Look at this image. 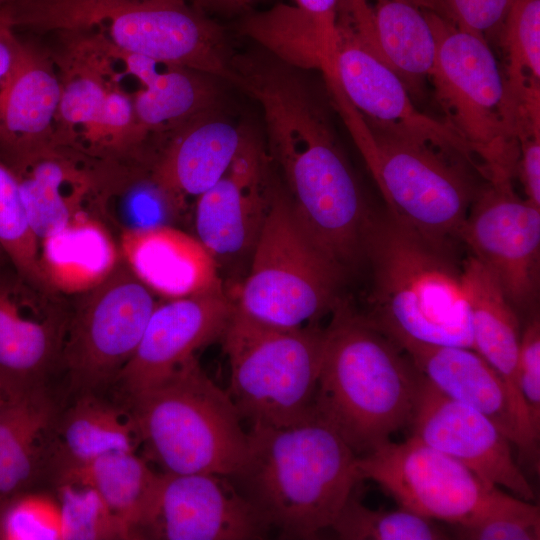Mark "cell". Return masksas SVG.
I'll list each match as a JSON object with an SVG mask.
<instances>
[{
	"label": "cell",
	"instance_id": "obj_33",
	"mask_svg": "<svg viewBox=\"0 0 540 540\" xmlns=\"http://www.w3.org/2000/svg\"><path fill=\"white\" fill-rule=\"evenodd\" d=\"M497 40L505 73L521 96L540 93V0H513Z\"/></svg>",
	"mask_w": 540,
	"mask_h": 540
},
{
	"label": "cell",
	"instance_id": "obj_21",
	"mask_svg": "<svg viewBox=\"0 0 540 540\" xmlns=\"http://www.w3.org/2000/svg\"><path fill=\"white\" fill-rule=\"evenodd\" d=\"M436 389L491 419L538 471L539 449L528 440L513 399L499 374L471 348L408 342L399 346Z\"/></svg>",
	"mask_w": 540,
	"mask_h": 540
},
{
	"label": "cell",
	"instance_id": "obj_12",
	"mask_svg": "<svg viewBox=\"0 0 540 540\" xmlns=\"http://www.w3.org/2000/svg\"><path fill=\"white\" fill-rule=\"evenodd\" d=\"M357 468L360 480L377 483L401 508L453 525L491 513L508 495L413 435L358 456Z\"/></svg>",
	"mask_w": 540,
	"mask_h": 540
},
{
	"label": "cell",
	"instance_id": "obj_51",
	"mask_svg": "<svg viewBox=\"0 0 540 540\" xmlns=\"http://www.w3.org/2000/svg\"><path fill=\"white\" fill-rule=\"evenodd\" d=\"M252 0H237L238 7H242L250 3Z\"/></svg>",
	"mask_w": 540,
	"mask_h": 540
},
{
	"label": "cell",
	"instance_id": "obj_32",
	"mask_svg": "<svg viewBox=\"0 0 540 540\" xmlns=\"http://www.w3.org/2000/svg\"><path fill=\"white\" fill-rule=\"evenodd\" d=\"M239 31L278 60L300 70L319 69L327 56L318 29L296 5L278 4L246 16Z\"/></svg>",
	"mask_w": 540,
	"mask_h": 540
},
{
	"label": "cell",
	"instance_id": "obj_47",
	"mask_svg": "<svg viewBox=\"0 0 540 540\" xmlns=\"http://www.w3.org/2000/svg\"><path fill=\"white\" fill-rule=\"evenodd\" d=\"M423 10H431V0H402Z\"/></svg>",
	"mask_w": 540,
	"mask_h": 540
},
{
	"label": "cell",
	"instance_id": "obj_39",
	"mask_svg": "<svg viewBox=\"0 0 540 540\" xmlns=\"http://www.w3.org/2000/svg\"><path fill=\"white\" fill-rule=\"evenodd\" d=\"M513 0H431V10L488 43L497 39Z\"/></svg>",
	"mask_w": 540,
	"mask_h": 540
},
{
	"label": "cell",
	"instance_id": "obj_19",
	"mask_svg": "<svg viewBox=\"0 0 540 540\" xmlns=\"http://www.w3.org/2000/svg\"><path fill=\"white\" fill-rule=\"evenodd\" d=\"M234 309L224 290L157 304L116 383L128 397L162 380L196 351L221 339Z\"/></svg>",
	"mask_w": 540,
	"mask_h": 540
},
{
	"label": "cell",
	"instance_id": "obj_42",
	"mask_svg": "<svg viewBox=\"0 0 540 540\" xmlns=\"http://www.w3.org/2000/svg\"><path fill=\"white\" fill-rule=\"evenodd\" d=\"M517 175L525 198L540 207V111L526 112L518 126Z\"/></svg>",
	"mask_w": 540,
	"mask_h": 540
},
{
	"label": "cell",
	"instance_id": "obj_18",
	"mask_svg": "<svg viewBox=\"0 0 540 540\" xmlns=\"http://www.w3.org/2000/svg\"><path fill=\"white\" fill-rule=\"evenodd\" d=\"M409 425L413 436L458 460L484 482L527 501L535 498L508 437L486 415L444 395L421 374Z\"/></svg>",
	"mask_w": 540,
	"mask_h": 540
},
{
	"label": "cell",
	"instance_id": "obj_23",
	"mask_svg": "<svg viewBox=\"0 0 540 540\" xmlns=\"http://www.w3.org/2000/svg\"><path fill=\"white\" fill-rule=\"evenodd\" d=\"M245 126L214 109L180 126V132L157 163L152 180L174 201L196 199L227 172Z\"/></svg>",
	"mask_w": 540,
	"mask_h": 540
},
{
	"label": "cell",
	"instance_id": "obj_28",
	"mask_svg": "<svg viewBox=\"0 0 540 540\" xmlns=\"http://www.w3.org/2000/svg\"><path fill=\"white\" fill-rule=\"evenodd\" d=\"M136 78L143 86L133 100L139 137L219 108L217 78L206 73L150 59Z\"/></svg>",
	"mask_w": 540,
	"mask_h": 540
},
{
	"label": "cell",
	"instance_id": "obj_46",
	"mask_svg": "<svg viewBox=\"0 0 540 540\" xmlns=\"http://www.w3.org/2000/svg\"><path fill=\"white\" fill-rule=\"evenodd\" d=\"M196 2L212 7H238L237 0H195Z\"/></svg>",
	"mask_w": 540,
	"mask_h": 540
},
{
	"label": "cell",
	"instance_id": "obj_15",
	"mask_svg": "<svg viewBox=\"0 0 540 540\" xmlns=\"http://www.w3.org/2000/svg\"><path fill=\"white\" fill-rule=\"evenodd\" d=\"M271 531L229 477L159 473L142 538L257 540Z\"/></svg>",
	"mask_w": 540,
	"mask_h": 540
},
{
	"label": "cell",
	"instance_id": "obj_14",
	"mask_svg": "<svg viewBox=\"0 0 540 540\" xmlns=\"http://www.w3.org/2000/svg\"><path fill=\"white\" fill-rule=\"evenodd\" d=\"M70 310L58 293L0 266V386L13 399L45 386L60 363Z\"/></svg>",
	"mask_w": 540,
	"mask_h": 540
},
{
	"label": "cell",
	"instance_id": "obj_2",
	"mask_svg": "<svg viewBox=\"0 0 540 540\" xmlns=\"http://www.w3.org/2000/svg\"><path fill=\"white\" fill-rule=\"evenodd\" d=\"M458 245L432 240L373 210L364 243L371 271L368 309L358 315L398 346L471 348L470 316Z\"/></svg>",
	"mask_w": 540,
	"mask_h": 540
},
{
	"label": "cell",
	"instance_id": "obj_48",
	"mask_svg": "<svg viewBox=\"0 0 540 540\" xmlns=\"http://www.w3.org/2000/svg\"><path fill=\"white\" fill-rule=\"evenodd\" d=\"M22 0H0V9Z\"/></svg>",
	"mask_w": 540,
	"mask_h": 540
},
{
	"label": "cell",
	"instance_id": "obj_37",
	"mask_svg": "<svg viewBox=\"0 0 540 540\" xmlns=\"http://www.w3.org/2000/svg\"><path fill=\"white\" fill-rule=\"evenodd\" d=\"M0 540H63L58 499L26 490L2 501Z\"/></svg>",
	"mask_w": 540,
	"mask_h": 540
},
{
	"label": "cell",
	"instance_id": "obj_40",
	"mask_svg": "<svg viewBox=\"0 0 540 540\" xmlns=\"http://www.w3.org/2000/svg\"><path fill=\"white\" fill-rule=\"evenodd\" d=\"M516 382L532 427L540 436V318L538 311L528 316L521 332Z\"/></svg>",
	"mask_w": 540,
	"mask_h": 540
},
{
	"label": "cell",
	"instance_id": "obj_17",
	"mask_svg": "<svg viewBox=\"0 0 540 540\" xmlns=\"http://www.w3.org/2000/svg\"><path fill=\"white\" fill-rule=\"evenodd\" d=\"M332 71L343 94L368 122L461 158L480 175L469 146L444 121L420 112L400 77L367 47L336 31Z\"/></svg>",
	"mask_w": 540,
	"mask_h": 540
},
{
	"label": "cell",
	"instance_id": "obj_8",
	"mask_svg": "<svg viewBox=\"0 0 540 540\" xmlns=\"http://www.w3.org/2000/svg\"><path fill=\"white\" fill-rule=\"evenodd\" d=\"M326 328H282L236 307L221 337L228 358L227 393L243 422L286 427L315 417L314 399Z\"/></svg>",
	"mask_w": 540,
	"mask_h": 540
},
{
	"label": "cell",
	"instance_id": "obj_5",
	"mask_svg": "<svg viewBox=\"0 0 540 540\" xmlns=\"http://www.w3.org/2000/svg\"><path fill=\"white\" fill-rule=\"evenodd\" d=\"M127 400L145 459L163 473L231 477L246 462L248 431L227 391L196 356Z\"/></svg>",
	"mask_w": 540,
	"mask_h": 540
},
{
	"label": "cell",
	"instance_id": "obj_22",
	"mask_svg": "<svg viewBox=\"0 0 540 540\" xmlns=\"http://www.w3.org/2000/svg\"><path fill=\"white\" fill-rule=\"evenodd\" d=\"M123 262L155 295L167 300L224 290L216 262L198 240L167 225L122 232Z\"/></svg>",
	"mask_w": 540,
	"mask_h": 540
},
{
	"label": "cell",
	"instance_id": "obj_7",
	"mask_svg": "<svg viewBox=\"0 0 540 540\" xmlns=\"http://www.w3.org/2000/svg\"><path fill=\"white\" fill-rule=\"evenodd\" d=\"M386 203L422 235L458 245L477 186L459 157L366 121L341 91L331 97Z\"/></svg>",
	"mask_w": 540,
	"mask_h": 540
},
{
	"label": "cell",
	"instance_id": "obj_16",
	"mask_svg": "<svg viewBox=\"0 0 540 540\" xmlns=\"http://www.w3.org/2000/svg\"><path fill=\"white\" fill-rule=\"evenodd\" d=\"M273 182L269 157L255 133L245 127L238 150L223 177L196 199V237L220 269L246 260L265 223Z\"/></svg>",
	"mask_w": 540,
	"mask_h": 540
},
{
	"label": "cell",
	"instance_id": "obj_31",
	"mask_svg": "<svg viewBox=\"0 0 540 540\" xmlns=\"http://www.w3.org/2000/svg\"><path fill=\"white\" fill-rule=\"evenodd\" d=\"M9 169L15 175L33 233L40 242L64 228L78 213L84 184L72 167L45 151Z\"/></svg>",
	"mask_w": 540,
	"mask_h": 540
},
{
	"label": "cell",
	"instance_id": "obj_35",
	"mask_svg": "<svg viewBox=\"0 0 540 540\" xmlns=\"http://www.w3.org/2000/svg\"><path fill=\"white\" fill-rule=\"evenodd\" d=\"M63 540L137 539L134 530L114 514L92 488L58 484Z\"/></svg>",
	"mask_w": 540,
	"mask_h": 540
},
{
	"label": "cell",
	"instance_id": "obj_50",
	"mask_svg": "<svg viewBox=\"0 0 540 540\" xmlns=\"http://www.w3.org/2000/svg\"><path fill=\"white\" fill-rule=\"evenodd\" d=\"M4 402H5V396L3 394V391H2V388L0 386V411L4 405Z\"/></svg>",
	"mask_w": 540,
	"mask_h": 540
},
{
	"label": "cell",
	"instance_id": "obj_45",
	"mask_svg": "<svg viewBox=\"0 0 540 540\" xmlns=\"http://www.w3.org/2000/svg\"><path fill=\"white\" fill-rule=\"evenodd\" d=\"M13 22L6 8L0 9V85L12 72L23 48L13 35Z\"/></svg>",
	"mask_w": 540,
	"mask_h": 540
},
{
	"label": "cell",
	"instance_id": "obj_10",
	"mask_svg": "<svg viewBox=\"0 0 540 540\" xmlns=\"http://www.w3.org/2000/svg\"><path fill=\"white\" fill-rule=\"evenodd\" d=\"M35 21L67 29L107 23L118 51L233 82L222 28L182 0H40Z\"/></svg>",
	"mask_w": 540,
	"mask_h": 540
},
{
	"label": "cell",
	"instance_id": "obj_27",
	"mask_svg": "<svg viewBox=\"0 0 540 540\" xmlns=\"http://www.w3.org/2000/svg\"><path fill=\"white\" fill-rule=\"evenodd\" d=\"M57 407L45 386L13 399L0 411V503L29 490L43 466V440L53 432Z\"/></svg>",
	"mask_w": 540,
	"mask_h": 540
},
{
	"label": "cell",
	"instance_id": "obj_1",
	"mask_svg": "<svg viewBox=\"0 0 540 540\" xmlns=\"http://www.w3.org/2000/svg\"><path fill=\"white\" fill-rule=\"evenodd\" d=\"M234 85L260 106L268 157L311 241L346 275L364 264L373 210L335 134L328 110L302 70L262 49L235 54Z\"/></svg>",
	"mask_w": 540,
	"mask_h": 540
},
{
	"label": "cell",
	"instance_id": "obj_24",
	"mask_svg": "<svg viewBox=\"0 0 540 540\" xmlns=\"http://www.w3.org/2000/svg\"><path fill=\"white\" fill-rule=\"evenodd\" d=\"M462 277L469 307L471 349L499 374L513 399L528 440L537 446L516 382L521 339L519 316L492 273L471 254L462 260Z\"/></svg>",
	"mask_w": 540,
	"mask_h": 540
},
{
	"label": "cell",
	"instance_id": "obj_43",
	"mask_svg": "<svg viewBox=\"0 0 540 540\" xmlns=\"http://www.w3.org/2000/svg\"><path fill=\"white\" fill-rule=\"evenodd\" d=\"M139 137L135 124L133 100L119 91H107L100 115L88 132L92 140L110 137L116 142L120 137Z\"/></svg>",
	"mask_w": 540,
	"mask_h": 540
},
{
	"label": "cell",
	"instance_id": "obj_41",
	"mask_svg": "<svg viewBox=\"0 0 540 540\" xmlns=\"http://www.w3.org/2000/svg\"><path fill=\"white\" fill-rule=\"evenodd\" d=\"M107 91L94 76H77L62 86L58 113L66 123L85 125L89 132L97 122Z\"/></svg>",
	"mask_w": 540,
	"mask_h": 540
},
{
	"label": "cell",
	"instance_id": "obj_20",
	"mask_svg": "<svg viewBox=\"0 0 540 540\" xmlns=\"http://www.w3.org/2000/svg\"><path fill=\"white\" fill-rule=\"evenodd\" d=\"M336 31L367 47L403 81L423 91L436 59V39L423 9L402 0H338Z\"/></svg>",
	"mask_w": 540,
	"mask_h": 540
},
{
	"label": "cell",
	"instance_id": "obj_38",
	"mask_svg": "<svg viewBox=\"0 0 540 540\" xmlns=\"http://www.w3.org/2000/svg\"><path fill=\"white\" fill-rule=\"evenodd\" d=\"M460 539L470 540H538L540 539L539 506L508 495L491 513L463 525H455Z\"/></svg>",
	"mask_w": 540,
	"mask_h": 540
},
{
	"label": "cell",
	"instance_id": "obj_26",
	"mask_svg": "<svg viewBox=\"0 0 540 540\" xmlns=\"http://www.w3.org/2000/svg\"><path fill=\"white\" fill-rule=\"evenodd\" d=\"M120 258L108 230L83 211L39 242L41 278L58 294H82L95 288L111 275Z\"/></svg>",
	"mask_w": 540,
	"mask_h": 540
},
{
	"label": "cell",
	"instance_id": "obj_11",
	"mask_svg": "<svg viewBox=\"0 0 540 540\" xmlns=\"http://www.w3.org/2000/svg\"><path fill=\"white\" fill-rule=\"evenodd\" d=\"M122 261L70 310L60 363L77 395L116 382L157 305L156 295Z\"/></svg>",
	"mask_w": 540,
	"mask_h": 540
},
{
	"label": "cell",
	"instance_id": "obj_29",
	"mask_svg": "<svg viewBox=\"0 0 540 540\" xmlns=\"http://www.w3.org/2000/svg\"><path fill=\"white\" fill-rule=\"evenodd\" d=\"M137 444L138 436L128 410H120L96 393H83L58 416L49 461L56 473L109 451H134Z\"/></svg>",
	"mask_w": 540,
	"mask_h": 540
},
{
	"label": "cell",
	"instance_id": "obj_4",
	"mask_svg": "<svg viewBox=\"0 0 540 540\" xmlns=\"http://www.w3.org/2000/svg\"><path fill=\"white\" fill-rule=\"evenodd\" d=\"M419 378L407 354L343 300L326 327L315 416L364 455L410 424Z\"/></svg>",
	"mask_w": 540,
	"mask_h": 540
},
{
	"label": "cell",
	"instance_id": "obj_25",
	"mask_svg": "<svg viewBox=\"0 0 540 540\" xmlns=\"http://www.w3.org/2000/svg\"><path fill=\"white\" fill-rule=\"evenodd\" d=\"M62 85L42 59L23 48L0 85V154L9 166L45 151Z\"/></svg>",
	"mask_w": 540,
	"mask_h": 540
},
{
	"label": "cell",
	"instance_id": "obj_34",
	"mask_svg": "<svg viewBox=\"0 0 540 540\" xmlns=\"http://www.w3.org/2000/svg\"><path fill=\"white\" fill-rule=\"evenodd\" d=\"M331 529L344 540H436L446 535L431 519L404 508L373 510L351 493Z\"/></svg>",
	"mask_w": 540,
	"mask_h": 540
},
{
	"label": "cell",
	"instance_id": "obj_3",
	"mask_svg": "<svg viewBox=\"0 0 540 540\" xmlns=\"http://www.w3.org/2000/svg\"><path fill=\"white\" fill-rule=\"evenodd\" d=\"M248 434V458L229 478L270 529L284 539H316L331 528L361 481L347 443L316 416Z\"/></svg>",
	"mask_w": 540,
	"mask_h": 540
},
{
	"label": "cell",
	"instance_id": "obj_36",
	"mask_svg": "<svg viewBox=\"0 0 540 540\" xmlns=\"http://www.w3.org/2000/svg\"><path fill=\"white\" fill-rule=\"evenodd\" d=\"M0 246L10 263L32 282L47 287L39 269V241L29 224L17 179L0 162Z\"/></svg>",
	"mask_w": 540,
	"mask_h": 540
},
{
	"label": "cell",
	"instance_id": "obj_44",
	"mask_svg": "<svg viewBox=\"0 0 540 540\" xmlns=\"http://www.w3.org/2000/svg\"><path fill=\"white\" fill-rule=\"evenodd\" d=\"M337 1L295 0V5L312 18L318 29L327 56L325 67L333 66Z\"/></svg>",
	"mask_w": 540,
	"mask_h": 540
},
{
	"label": "cell",
	"instance_id": "obj_13",
	"mask_svg": "<svg viewBox=\"0 0 540 540\" xmlns=\"http://www.w3.org/2000/svg\"><path fill=\"white\" fill-rule=\"evenodd\" d=\"M513 181L481 185L461 234L495 277L517 313L536 311L540 289V207L520 198Z\"/></svg>",
	"mask_w": 540,
	"mask_h": 540
},
{
	"label": "cell",
	"instance_id": "obj_30",
	"mask_svg": "<svg viewBox=\"0 0 540 540\" xmlns=\"http://www.w3.org/2000/svg\"><path fill=\"white\" fill-rule=\"evenodd\" d=\"M57 484L92 488L109 509L141 537V527L154 496L159 473L132 450H113L55 473Z\"/></svg>",
	"mask_w": 540,
	"mask_h": 540
},
{
	"label": "cell",
	"instance_id": "obj_9",
	"mask_svg": "<svg viewBox=\"0 0 540 540\" xmlns=\"http://www.w3.org/2000/svg\"><path fill=\"white\" fill-rule=\"evenodd\" d=\"M345 274L298 223L282 184L273 183L271 204L235 296V307L268 325L317 324L343 301Z\"/></svg>",
	"mask_w": 540,
	"mask_h": 540
},
{
	"label": "cell",
	"instance_id": "obj_6",
	"mask_svg": "<svg viewBox=\"0 0 540 540\" xmlns=\"http://www.w3.org/2000/svg\"><path fill=\"white\" fill-rule=\"evenodd\" d=\"M436 39L430 79L445 123L469 146L490 182L513 181L519 161L518 125L525 103L489 43L424 10Z\"/></svg>",
	"mask_w": 540,
	"mask_h": 540
},
{
	"label": "cell",
	"instance_id": "obj_49",
	"mask_svg": "<svg viewBox=\"0 0 540 540\" xmlns=\"http://www.w3.org/2000/svg\"><path fill=\"white\" fill-rule=\"evenodd\" d=\"M8 261L9 260H8V258L6 256L5 252L3 251V249L0 246V266H2L3 264H5Z\"/></svg>",
	"mask_w": 540,
	"mask_h": 540
}]
</instances>
